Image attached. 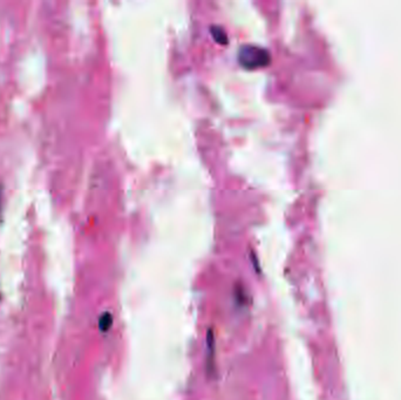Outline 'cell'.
Instances as JSON below:
<instances>
[{"label":"cell","instance_id":"obj_3","mask_svg":"<svg viewBox=\"0 0 401 400\" xmlns=\"http://www.w3.org/2000/svg\"><path fill=\"white\" fill-rule=\"evenodd\" d=\"M112 316L111 314H104V316L100 318V327L102 331H107L112 325Z\"/></svg>","mask_w":401,"mask_h":400},{"label":"cell","instance_id":"obj_1","mask_svg":"<svg viewBox=\"0 0 401 400\" xmlns=\"http://www.w3.org/2000/svg\"><path fill=\"white\" fill-rule=\"evenodd\" d=\"M238 61L243 67L247 70L268 66L271 61L269 51L260 46L247 45L243 46L238 52Z\"/></svg>","mask_w":401,"mask_h":400},{"label":"cell","instance_id":"obj_2","mask_svg":"<svg viewBox=\"0 0 401 400\" xmlns=\"http://www.w3.org/2000/svg\"><path fill=\"white\" fill-rule=\"evenodd\" d=\"M211 33H213L214 38H215V40H216L217 42L222 43V45H225V43H228V35H227V33H225V31L222 27L213 26V27H211Z\"/></svg>","mask_w":401,"mask_h":400},{"label":"cell","instance_id":"obj_4","mask_svg":"<svg viewBox=\"0 0 401 400\" xmlns=\"http://www.w3.org/2000/svg\"><path fill=\"white\" fill-rule=\"evenodd\" d=\"M2 199H3V188L0 185V209H2Z\"/></svg>","mask_w":401,"mask_h":400}]
</instances>
